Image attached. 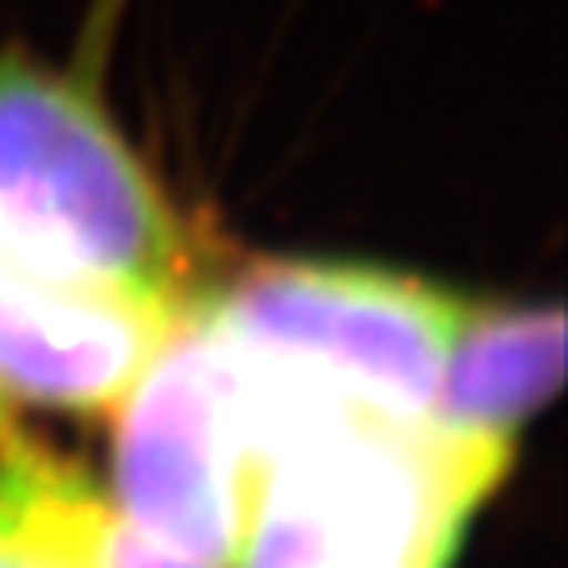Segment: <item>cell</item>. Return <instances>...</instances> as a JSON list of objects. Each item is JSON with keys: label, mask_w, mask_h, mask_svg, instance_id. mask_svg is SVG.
<instances>
[{"label": "cell", "mask_w": 568, "mask_h": 568, "mask_svg": "<svg viewBox=\"0 0 568 568\" xmlns=\"http://www.w3.org/2000/svg\"><path fill=\"white\" fill-rule=\"evenodd\" d=\"M0 262L55 283L194 300L178 211L84 84L0 55Z\"/></svg>", "instance_id": "6da1fadb"}, {"label": "cell", "mask_w": 568, "mask_h": 568, "mask_svg": "<svg viewBox=\"0 0 568 568\" xmlns=\"http://www.w3.org/2000/svg\"><path fill=\"white\" fill-rule=\"evenodd\" d=\"M227 345L286 366L392 422H422L467 300L342 262H262L206 300Z\"/></svg>", "instance_id": "7a4b0ae2"}, {"label": "cell", "mask_w": 568, "mask_h": 568, "mask_svg": "<svg viewBox=\"0 0 568 568\" xmlns=\"http://www.w3.org/2000/svg\"><path fill=\"white\" fill-rule=\"evenodd\" d=\"M248 476L224 337L206 300H194L119 400L114 501L152 544L194 565L236 568Z\"/></svg>", "instance_id": "3957f363"}, {"label": "cell", "mask_w": 568, "mask_h": 568, "mask_svg": "<svg viewBox=\"0 0 568 568\" xmlns=\"http://www.w3.org/2000/svg\"><path fill=\"white\" fill-rule=\"evenodd\" d=\"M194 300L55 283L0 262V396L68 413L119 408Z\"/></svg>", "instance_id": "277c9868"}, {"label": "cell", "mask_w": 568, "mask_h": 568, "mask_svg": "<svg viewBox=\"0 0 568 568\" xmlns=\"http://www.w3.org/2000/svg\"><path fill=\"white\" fill-rule=\"evenodd\" d=\"M565 312L471 304L455 333L429 422L459 438L514 447L518 429L560 392Z\"/></svg>", "instance_id": "5b68a950"}, {"label": "cell", "mask_w": 568, "mask_h": 568, "mask_svg": "<svg viewBox=\"0 0 568 568\" xmlns=\"http://www.w3.org/2000/svg\"><path fill=\"white\" fill-rule=\"evenodd\" d=\"M0 530L55 568H206L152 544L105 488L26 434L0 450Z\"/></svg>", "instance_id": "8992f818"}, {"label": "cell", "mask_w": 568, "mask_h": 568, "mask_svg": "<svg viewBox=\"0 0 568 568\" xmlns=\"http://www.w3.org/2000/svg\"><path fill=\"white\" fill-rule=\"evenodd\" d=\"M0 568H55V565L39 560L34 551H26L18 539H9V535L0 530Z\"/></svg>", "instance_id": "52a82bcc"}, {"label": "cell", "mask_w": 568, "mask_h": 568, "mask_svg": "<svg viewBox=\"0 0 568 568\" xmlns=\"http://www.w3.org/2000/svg\"><path fill=\"white\" fill-rule=\"evenodd\" d=\"M18 438H21V429H18V413H13V400H4V396H0V450L13 447Z\"/></svg>", "instance_id": "ba28073f"}]
</instances>
